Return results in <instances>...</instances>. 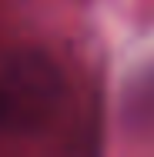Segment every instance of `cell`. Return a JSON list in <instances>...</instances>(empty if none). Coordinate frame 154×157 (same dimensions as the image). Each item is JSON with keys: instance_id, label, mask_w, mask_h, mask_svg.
<instances>
[{"instance_id": "cell-1", "label": "cell", "mask_w": 154, "mask_h": 157, "mask_svg": "<svg viewBox=\"0 0 154 157\" xmlns=\"http://www.w3.org/2000/svg\"><path fill=\"white\" fill-rule=\"evenodd\" d=\"M7 117H10V97L0 90V127L7 124Z\"/></svg>"}]
</instances>
